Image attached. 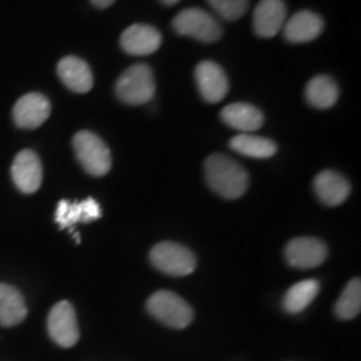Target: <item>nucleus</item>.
Returning a JSON list of instances; mask_svg holds the SVG:
<instances>
[{"label":"nucleus","mask_w":361,"mask_h":361,"mask_svg":"<svg viewBox=\"0 0 361 361\" xmlns=\"http://www.w3.org/2000/svg\"><path fill=\"white\" fill-rule=\"evenodd\" d=\"M12 179L19 191L34 194L42 184V162L34 151H20L12 164Z\"/></svg>","instance_id":"obj_11"},{"label":"nucleus","mask_w":361,"mask_h":361,"mask_svg":"<svg viewBox=\"0 0 361 361\" xmlns=\"http://www.w3.org/2000/svg\"><path fill=\"white\" fill-rule=\"evenodd\" d=\"M116 94L121 101L130 106L146 104L154 97L156 82L151 67L135 64L123 72L116 82Z\"/></svg>","instance_id":"obj_3"},{"label":"nucleus","mask_w":361,"mask_h":361,"mask_svg":"<svg viewBox=\"0 0 361 361\" xmlns=\"http://www.w3.org/2000/svg\"><path fill=\"white\" fill-rule=\"evenodd\" d=\"M151 263L169 276H188L196 269V256L186 246L173 241H162L151 250Z\"/></svg>","instance_id":"obj_5"},{"label":"nucleus","mask_w":361,"mask_h":361,"mask_svg":"<svg viewBox=\"0 0 361 361\" xmlns=\"http://www.w3.org/2000/svg\"><path fill=\"white\" fill-rule=\"evenodd\" d=\"M57 74L61 78L62 84L72 92L85 94L92 89L94 85V75L90 71L89 64L82 59L69 56L64 57L57 64Z\"/></svg>","instance_id":"obj_15"},{"label":"nucleus","mask_w":361,"mask_h":361,"mask_svg":"<svg viewBox=\"0 0 361 361\" xmlns=\"http://www.w3.org/2000/svg\"><path fill=\"white\" fill-rule=\"evenodd\" d=\"M233 151L239 154L252 157V159H268V157L276 154L278 147L271 139L259 137L252 134H239L229 141Z\"/></svg>","instance_id":"obj_22"},{"label":"nucleus","mask_w":361,"mask_h":361,"mask_svg":"<svg viewBox=\"0 0 361 361\" xmlns=\"http://www.w3.org/2000/svg\"><path fill=\"white\" fill-rule=\"evenodd\" d=\"M314 191L318 200L322 201L324 206H340L341 202L348 200L351 186L348 180H346V178H343L340 173L326 169L316 176Z\"/></svg>","instance_id":"obj_16"},{"label":"nucleus","mask_w":361,"mask_h":361,"mask_svg":"<svg viewBox=\"0 0 361 361\" xmlns=\"http://www.w3.org/2000/svg\"><path fill=\"white\" fill-rule=\"evenodd\" d=\"M286 22V6L283 0H261L255 8L252 27L259 37H274Z\"/></svg>","instance_id":"obj_13"},{"label":"nucleus","mask_w":361,"mask_h":361,"mask_svg":"<svg viewBox=\"0 0 361 361\" xmlns=\"http://www.w3.org/2000/svg\"><path fill=\"white\" fill-rule=\"evenodd\" d=\"M51 116V102L44 94L30 92L25 94L16 102L12 117L16 126L22 129H35L42 126Z\"/></svg>","instance_id":"obj_10"},{"label":"nucleus","mask_w":361,"mask_h":361,"mask_svg":"<svg viewBox=\"0 0 361 361\" xmlns=\"http://www.w3.org/2000/svg\"><path fill=\"white\" fill-rule=\"evenodd\" d=\"M218 16L224 20H238L245 16L250 6V0H207Z\"/></svg>","instance_id":"obj_24"},{"label":"nucleus","mask_w":361,"mask_h":361,"mask_svg":"<svg viewBox=\"0 0 361 361\" xmlns=\"http://www.w3.org/2000/svg\"><path fill=\"white\" fill-rule=\"evenodd\" d=\"M318 291L319 283L316 279H305V281L293 284L283 298L284 311L290 314L301 313V311H305L313 303L314 298L318 296Z\"/></svg>","instance_id":"obj_21"},{"label":"nucleus","mask_w":361,"mask_h":361,"mask_svg":"<svg viewBox=\"0 0 361 361\" xmlns=\"http://www.w3.org/2000/svg\"><path fill=\"white\" fill-rule=\"evenodd\" d=\"M75 156L82 166L84 171L90 176H104L109 173L112 166V157L109 147L90 130H80L72 139Z\"/></svg>","instance_id":"obj_4"},{"label":"nucleus","mask_w":361,"mask_h":361,"mask_svg":"<svg viewBox=\"0 0 361 361\" xmlns=\"http://www.w3.org/2000/svg\"><path fill=\"white\" fill-rule=\"evenodd\" d=\"M27 316V306L22 293L11 284L0 283V326H16Z\"/></svg>","instance_id":"obj_19"},{"label":"nucleus","mask_w":361,"mask_h":361,"mask_svg":"<svg viewBox=\"0 0 361 361\" xmlns=\"http://www.w3.org/2000/svg\"><path fill=\"white\" fill-rule=\"evenodd\" d=\"M204 171L209 188L226 200H238L250 186L246 169L229 156L211 154L204 162Z\"/></svg>","instance_id":"obj_1"},{"label":"nucleus","mask_w":361,"mask_h":361,"mask_svg":"<svg viewBox=\"0 0 361 361\" xmlns=\"http://www.w3.org/2000/svg\"><path fill=\"white\" fill-rule=\"evenodd\" d=\"M361 311V281L351 279L343 290L340 300L336 301L335 313L340 319H353Z\"/></svg>","instance_id":"obj_23"},{"label":"nucleus","mask_w":361,"mask_h":361,"mask_svg":"<svg viewBox=\"0 0 361 361\" xmlns=\"http://www.w3.org/2000/svg\"><path fill=\"white\" fill-rule=\"evenodd\" d=\"M221 119L229 128L241 130L243 134H250L252 130H258L264 124V116L258 107L246 102H234L226 106L221 111Z\"/></svg>","instance_id":"obj_18"},{"label":"nucleus","mask_w":361,"mask_h":361,"mask_svg":"<svg viewBox=\"0 0 361 361\" xmlns=\"http://www.w3.org/2000/svg\"><path fill=\"white\" fill-rule=\"evenodd\" d=\"M162 44V35L147 24H134L121 35V47L129 56H151Z\"/></svg>","instance_id":"obj_12"},{"label":"nucleus","mask_w":361,"mask_h":361,"mask_svg":"<svg viewBox=\"0 0 361 361\" xmlns=\"http://www.w3.org/2000/svg\"><path fill=\"white\" fill-rule=\"evenodd\" d=\"M288 264L298 269H311L328 258V246L318 238H295L284 250Z\"/></svg>","instance_id":"obj_8"},{"label":"nucleus","mask_w":361,"mask_h":361,"mask_svg":"<svg viewBox=\"0 0 361 361\" xmlns=\"http://www.w3.org/2000/svg\"><path fill=\"white\" fill-rule=\"evenodd\" d=\"M146 306L152 318L174 329L189 326L194 318V311L188 301L168 290L156 291L154 295H151Z\"/></svg>","instance_id":"obj_2"},{"label":"nucleus","mask_w":361,"mask_h":361,"mask_svg":"<svg viewBox=\"0 0 361 361\" xmlns=\"http://www.w3.org/2000/svg\"><path fill=\"white\" fill-rule=\"evenodd\" d=\"M101 216V206H99L92 197H87V200L80 202L61 201L56 209V223L61 226V228L72 229L74 224L89 223V221L99 219Z\"/></svg>","instance_id":"obj_17"},{"label":"nucleus","mask_w":361,"mask_h":361,"mask_svg":"<svg viewBox=\"0 0 361 361\" xmlns=\"http://www.w3.org/2000/svg\"><path fill=\"white\" fill-rule=\"evenodd\" d=\"M324 22L318 13L311 11L296 12L290 20L284 22V39L291 44L311 42L323 32Z\"/></svg>","instance_id":"obj_14"},{"label":"nucleus","mask_w":361,"mask_h":361,"mask_svg":"<svg viewBox=\"0 0 361 361\" xmlns=\"http://www.w3.org/2000/svg\"><path fill=\"white\" fill-rule=\"evenodd\" d=\"M90 2H92V6L97 8H107L111 7L116 0H90Z\"/></svg>","instance_id":"obj_25"},{"label":"nucleus","mask_w":361,"mask_h":361,"mask_svg":"<svg viewBox=\"0 0 361 361\" xmlns=\"http://www.w3.org/2000/svg\"><path fill=\"white\" fill-rule=\"evenodd\" d=\"M173 29L179 35L201 40V42H216L223 35L221 24L211 13L202 8L192 7L179 12L173 20Z\"/></svg>","instance_id":"obj_6"},{"label":"nucleus","mask_w":361,"mask_h":361,"mask_svg":"<svg viewBox=\"0 0 361 361\" xmlns=\"http://www.w3.org/2000/svg\"><path fill=\"white\" fill-rule=\"evenodd\" d=\"M196 82L200 87L202 99L209 104L221 102L226 97L229 90V80L223 67L216 64L213 61H202L197 64Z\"/></svg>","instance_id":"obj_9"},{"label":"nucleus","mask_w":361,"mask_h":361,"mask_svg":"<svg viewBox=\"0 0 361 361\" xmlns=\"http://www.w3.org/2000/svg\"><path fill=\"white\" fill-rule=\"evenodd\" d=\"M162 4H164V6H174V4H178L179 0H161Z\"/></svg>","instance_id":"obj_26"},{"label":"nucleus","mask_w":361,"mask_h":361,"mask_svg":"<svg viewBox=\"0 0 361 361\" xmlns=\"http://www.w3.org/2000/svg\"><path fill=\"white\" fill-rule=\"evenodd\" d=\"M306 101L316 109H329L340 96L338 84L328 75H316L306 85Z\"/></svg>","instance_id":"obj_20"},{"label":"nucleus","mask_w":361,"mask_h":361,"mask_svg":"<svg viewBox=\"0 0 361 361\" xmlns=\"http://www.w3.org/2000/svg\"><path fill=\"white\" fill-rule=\"evenodd\" d=\"M47 329L52 341L61 348H72L79 341V324L75 310L69 301H59L47 316Z\"/></svg>","instance_id":"obj_7"}]
</instances>
